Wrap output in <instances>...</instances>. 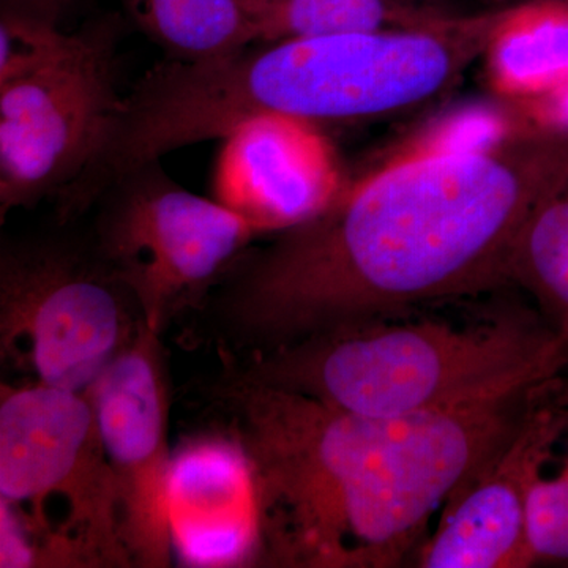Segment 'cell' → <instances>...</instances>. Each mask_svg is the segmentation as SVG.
<instances>
[{
  "label": "cell",
  "mask_w": 568,
  "mask_h": 568,
  "mask_svg": "<svg viewBox=\"0 0 568 568\" xmlns=\"http://www.w3.org/2000/svg\"><path fill=\"white\" fill-rule=\"evenodd\" d=\"M503 14L499 7L403 31L250 44L194 70V114L213 136L267 115L315 126L402 118L437 102L484 59Z\"/></svg>",
  "instance_id": "obj_4"
},
{
  "label": "cell",
  "mask_w": 568,
  "mask_h": 568,
  "mask_svg": "<svg viewBox=\"0 0 568 568\" xmlns=\"http://www.w3.org/2000/svg\"><path fill=\"white\" fill-rule=\"evenodd\" d=\"M567 403L568 379L559 376L510 439L447 500L436 529L418 548L416 567H532L530 493L558 443Z\"/></svg>",
  "instance_id": "obj_10"
},
{
  "label": "cell",
  "mask_w": 568,
  "mask_h": 568,
  "mask_svg": "<svg viewBox=\"0 0 568 568\" xmlns=\"http://www.w3.org/2000/svg\"><path fill=\"white\" fill-rule=\"evenodd\" d=\"M256 43L424 28L467 11L407 0H242Z\"/></svg>",
  "instance_id": "obj_14"
},
{
  "label": "cell",
  "mask_w": 568,
  "mask_h": 568,
  "mask_svg": "<svg viewBox=\"0 0 568 568\" xmlns=\"http://www.w3.org/2000/svg\"><path fill=\"white\" fill-rule=\"evenodd\" d=\"M558 2H567L568 3V0H558Z\"/></svg>",
  "instance_id": "obj_20"
},
{
  "label": "cell",
  "mask_w": 568,
  "mask_h": 568,
  "mask_svg": "<svg viewBox=\"0 0 568 568\" xmlns=\"http://www.w3.org/2000/svg\"><path fill=\"white\" fill-rule=\"evenodd\" d=\"M67 508L61 530L91 551L99 568H129L118 488L95 413L84 392L33 384L0 387V499L50 526L48 504Z\"/></svg>",
  "instance_id": "obj_8"
},
{
  "label": "cell",
  "mask_w": 568,
  "mask_h": 568,
  "mask_svg": "<svg viewBox=\"0 0 568 568\" xmlns=\"http://www.w3.org/2000/svg\"><path fill=\"white\" fill-rule=\"evenodd\" d=\"M118 31L99 24L67 33L24 73L0 81V219L58 196L102 144L122 102Z\"/></svg>",
  "instance_id": "obj_7"
},
{
  "label": "cell",
  "mask_w": 568,
  "mask_h": 568,
  "mask_svg": "<svg viewBox=\"0 0 568 568\" xmlns=\"http://www.w3.org/2000/svg\"><path fill=\"white\" fill-rule=\"evenodd\" d=\"M93 253L133 295L153 331L197 310L261 235L220 201L197 196L145 164L103 194Z\"/></svg>",
  "instance_id": "obj_5"
},
{
  "label": "cell",
  "mask_w": 568,
  "mask_h": 568,
  "mask_svg": "<svg viewBox=\"0 0 568 568\" xmlns=\"http://www.w3.org/2000/svg\"><path fill=\"white\" fill-rule=\"evenodd\" d=\"M160 335L141 320L84 392L114 473L123 545L140 568H168L174 558L166 510L170 381Z\"/></svg>",
  "instance_id": "obj_9"
},
{
  "label": "cell",
  "mask_w": 568,
  "mask_h": 568,
  "mask_svg": "<svg viewBox=\"0 0 568 568\" xmlns=\"http://www.w3.org/2000/svg\"><path fill=\"white\" fill-rule=\"evenodd\" d=\"M142 320L133 295L92 252L62 242L0 254V354L44 386L85 392Z\"/></svg>",
  "instance_id": "obj_6"
},
{
  "label": "cell",
  "mask_w": 568,
  "mask_h": 568,
  "mask_svg": "<svg viewBox=\"0 0 568 568\" xmlns=\"http://www.w3.org/2000/svg\"><path fill=\"white\" fill-rule=\"evenodd\" d=\"M568 166L567 130L526 123L407 156L248 248L197 308L248 358L376 317L493 293L519 227Z\"/></svg>",
  "instance_id": "obj_1"
},
{
  "label": "cell",
  "mask_w": 568,
  "mask_h": 568,
  "mask_svg": "<svg viewBox=\"0 0 568 568\" xmlns=\"http://www.w3.org/2000/svg\"><path fill=\"white\" fill-rule=\"evenodd\" d=\"M528 537L532 566L568 567V403L558 443L530 493Z\"/></svg>",
  "instance_id": "obj_17"
},
{
  "label": "cell",
  "mask_w": 568,
  "mask_h": 568,
  "mask_svg": "<svg viewBox=\"0 0 568 568\" xmlns=\"http://www.w3.org/2000/svg\"><path fill=\"white\" fill-rule=\"evenodd\" d=\"M459 405L372 417L260 383L226 362L213 398L260 485L264 566L392 568L416 558L429 523L552 383Z\"/></svg>",
  "instance_id": "obj_2"
},
{
  "label": "cell",
  "mask_w": 568,
  "mask_h": 568,
  "mask_svg": "<svg viewBox=\"0 0 568 568\" xmlns=\"http://www.w3.org/2000/svg\"><path fill=\"white\" fill-rule=\"evenodd\" d=\"M376 317L263 355L224 358L260 383L346 413L413 416L566 372L568 347L537 312Z\"/></svg>",
  "instance_id": "obj_3"
},
{
  "label": "cell",
  "mask_w": 568,
  "mask_h": 568,
  "mask_svg": "<svg viewBox=\"0 0 568 568\" xmlns=\"http://www.w3.org/2000/svg\"><path fill=\"white\" fill-rule=\"evenodd\" d=\"M166 59L205 62L256 43L242 0H121Z\"/></svg>",
  "instance_id": "obj_16"
},
{
  "label": "cell",
  "mask_w": 568,
  "mask_h": 568,
  "mask_svg": "<svg viewBox=\"0 0 568 568\" xmlns=\"http://www.w3.org/2000/svg\"><path fill=\"white\" fill-rule=\"evenodd\" d=\"M166 510L182 566H264L260 485L233 429L200 433L173 448Z\"/></svg>",
  "instance_id": "obj_11"
},
{
  "label": "cell",
  "mask_w": 568,
  "mask_h": 568,
  "mask_svg": "<svg viewBox=\"0 0 568 568\" xmlns=\"http://www.w3.org/2000/svg\"><path fill=\"white\" fill-rule=\"evenodd\" d=\"M216 168V201L261 234L313 219L342 192L331 145L317 126L267 115L242 123Z\"/></svg>",
  "instance_id": "obj_12"
},
{
  "label": "cell",
  "mask_w": 568,
  "mask_h": 568,
  "mask_svg": "<svg viewBox=\"0 0 568 568\" xmlns=\"http://www.w3.org/2000/svg\"><path fill=\"white\" fill-rule=\"evenodd\" d=\"M407 2L426 3V6H436L444 7V9L459 10L457 3L462 2V0H407Z\"/></svg>",
  "instance_id": "obj_19"
},
{
  "label": "cell",
  "mask_w": 568,
  "mask_h": 568,
  "mask_svg": "<svg viewBox=\"0 0 568 568\" xmlns=\"http://www.w3.org/2000/svg\"><path fill=\"white\" fill-rule=\"evenodd\" d=\"M484 59L493 89L526 108L562 92L568 88V3L521 0L504 7Z\"/></svg>",
  "instance_id": "obj_13"
},
{
  "label": "cell",
  "mask_w": 568,
  "mask_h": 568,
  "mask_svg": "<svg viewBox=\"0 0 568 568\" xmlns=\"http://www.w3.org/2000/svg\"><path fill=\"white\" fill-rule=\"evenodd\" d=\"M507 283L532 298L568 347V166L519 227L507 261Z\"/></svg>",
  "instance_id": "obj_15"
},
{
  "label": "cell",
  "mask_w": 568,
  "mask_h": 568,
  "mask_svg": "<svg viewBox=\"0 0 568 568\" xmlns=\"http://www.w3.org/2000/svg\"><path fill=\"white\" fill-rule=\"evenodd\" d=\"M71 0H3V11L58 26Z\"/></svg>",
  "instance_id": "obj_18"
}]
</instances>
